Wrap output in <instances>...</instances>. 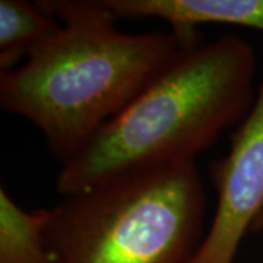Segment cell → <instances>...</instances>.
<instances>
[{"label":"cell","mask_w":263,"mask_h":263,"mask_svg":"<svg viewBox=\"0 0 263 263\" xmlns=\"http://www.w3.org/2000/svg\"><path fill=\"white\" fill-rule=\"evenodd\" d=\"M43 3L63 25L2 73L0 105L32 123L63 164L187 46L173 31L122 32L104 0Z\"/></svg>","instance_id":"cell-1"},{"label":"cell","mask_w":263,"mask_h":263,"mask_svg":"<svg viewBox=\"0 0 263 263\" xmlns=\"http://www.w3.org/2000/svg\"><path fill=\"white\" fill-rule=\"evenodd\" d=\"M254 50L237 35L184 47L73 157L56 180L63 196L129 173L195 161L254 103Z\"/></svg>","instance_id":"cell-2"},{"label":"cell","mask_w":263,"mask_h":263,"mask_svg":"<svg viewBox=\"0 0 263 263\" xmlns=\"http://www.w3.org/2000/svg\"><path fill=\"white\" fill-rule=\"evenodd\" d=\"M206 199L195 161L129 173L47 209L51 263H187Z\"/></svg>","instance_id":"cell-3"},{"label":"cell","mask_w":263,"mask_h":263,"mask_svg":"<svg viewBox=\"0 0 263 263\" xmlns=\"http://www.w3.org/2000/svg\"><path fill=\"white\" fill-rule=\"evenodd\" d=\"M216 209L187 263H234L247 231L263 222V81L224 158L209 167Z\"/></svg>","instance_id":"cell-4"},{"label":"cell","mask_w":263,"mask_h":263,"mask_svg":"<svg viewBox=\"0 0 263 263\" xmlns=\"http://www.w3.org/2000/svg\"><path fill=\"white\" fill-rule=\"evenodd\" d=\"M117 19L165 21L184 46L196 44V27L224 24L263 32V0H105Z\"/></svg>","instance_id":"cell-5"},{"label":"cell","mask_w":263,"mask_h":263,"mask_svg":"<svg viewBox=\"0 0 263 263\" xmlns=\"http://www.w3.org/2000/svg\"><path fill=\"white\" fill-rule=\"evenodd\" d=\"M59 19L43 2L0 0V69H16L19 60L60 29Z\"/></svg>","instance_id":"cell-6"},{"label":"cell","mask_w":263,"mask_h":263,"mask_svg":"<svg viewBox=\"0 0 263 263\" xmlns=\"http://www.w3.org/2000/svg\"><path fill=\"white\" fill-rule=\"evenodd\" d=\"M47 209L28 212L0 189V263H51L44 240Z\"/></svg>","instance_id":"cell-7"},{"label":"cell","mask_w":263,"mask_h":263,"mask_svg":"<svg viewBox=\"0 0 263 263\" xmlns=\"http://www.w3.org/2000/svg\"><path fill=\"white\" fill-rule=\"evenodd\" d=\"M257 230H263V222L260 224V226H259V228H257Z\"/></svg>","instance_id":"cell-8"}]
</instances>
